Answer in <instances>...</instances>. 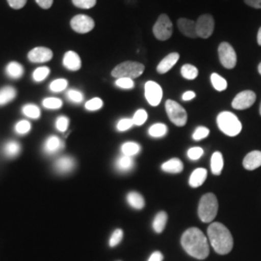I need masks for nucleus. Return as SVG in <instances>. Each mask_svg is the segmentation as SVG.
<instances>
[{
    "label": "nucleus",
    "instance_id": "f257e3e1",
    "mask_svg": "<svg viewBox=\"0 0 261 261\" xmlns=\"http://www.w3.org/2000/svg\"><path fill=\"white\" fill-rule=\"evenodd\" d=\"M181 245L185 252L196 259H205L209 255V243L204 233L196 228L187 229L181 237Z\"/></svg>",
    "mask_w": 261,
    "mask_h": 261
},
{
    "label": "nucleus",
    "instance_id": "f03ea898",
    "mask_svg": "<svg viewBox=\"0 0 261 261\" xmlns=\"http://www.w3.org/2000/svg\"><path fill=\"white\" fill-rule=\"evenodd\" d=\"M208 239L215 252L219 254H227L233 248V237L228 228L221 223L210 224L208 229Z\"/></svg>",
    "mask_w": 261,
    "mask_h": 261
},
{
    "label": "nucleus",
    "instance_id": "7ed1b4c3",
    "mask_svg": "<svg viewBox=\"0 0 261 261\" xmlns=\"http://www.w3.org/2000/svg\"><path fill=\"white\" fill-rule=\"evenodd\" d=\"M219 203L218 199L212 193H208L202 196L199 200L198 204V217L203 223L213 222L216 216L218 214Z\"/></svg>",
    "mask_w": 261,
    "mask_h": 261
},
{
    "label": "nucleus",
    "instance_id": "20e7f679",
    "mask_svg": "<svg viewBox=\"0 0 261 261\" xmlns=\"http://www.w3.org/2000/svg\"><path fill=\"white\" fill-rule=\"evenodd\" d=\"M217 124L219 129L228 137H236L242 130V123L232 112H221L217 117Z\"/></svg>",
    "mask_w": 261,
    "mask_h": 261
},
{
    "label": "nucleus",
    "instance_id": "39448f33",
    "mask_svg": "<svg viewBox=\"0 0 261 261\" xmlns=\"http://www.w3.org/2000/svg\"><path fill=\"white\" fill-rule=\"evenodd\" d=\"M145 67L143 64L137 61H125L116 66L112 70V75L113 77H128V79H137L143 74Z\"/></svg>",
    "mask_w": 261,
    "mask_h": 261
},
{
    "label": "nucleus",
    "instance_id": "423d86ee",
    "mask_svg": "<svg viewBox=\"0 0 261 261\" xmlns=\"http://www.w3.org/2000/svg\"><path fill=\"white\" fill-rule=\"evenodd\" d=\"M166 111L169 120L178 127H183L188 121V114L185 109L180 103L168 100L166 102Z\"/></svg>",
    "mask_w": 261,
    "mask_h": 261
},
{
    "label": "nucleus",
    "instance_id": "0eeeda50",
    "mask_svg": "<svg viewBox=\"0 0 261 261\" xmlns=\"http://www.w3.org/2000/svg\"><path fill=\"white\" fill-rule=\"evenodd\" d=\"M173 33V25L167 14H161L153 27V34L159 41H167Z\"/></svg>",
    "mask_w": 261,
    "mask_h": 261
},
{
    "label": "nucleus",
    "instance_id": "6e6552de",
    "mask_svg": "<svg viewBox=\"0 0 261 261\" xmlns=\"http://www.w3.org/2000/svg\"><path fill=\"white\" fill-rule=\"evenodd\" d=\"M218 55L221 64L226 69H233L237 64V56L233 47L227 43L223 42L218 47Z\"/></svg>",
    "mask_w": 261,
    "mask_h": 261
},
{
    "label": "nucleus",
    "instance_id": "1a4fd4ad",
    "mask_svg": "<svg viewBox=\"0 0 261 261\" xmlns=\"http://www.w3.org/2000/svg\"><path fill=\"white\" fill-rule=\"evenodd\" d=\"M215 29V19L212 15H201L196 21V30L197 37L208 39L211 37Z\"/></svg>",
    "mask_w": 261,
    "mask_h": 261
},
{
    "label": "nucleus",
    "instance_id": "9d476101",
    "mask_svg": "<svg viewBox=\"0 0 261 261\" xmlns=\"http://www.w3.org/2000/svg\"><path fill=\"white\" fill-rule=\"evenodd\" d=\"M71 28L76 32L81 34H85L90 32L94 27H95V21L92 18L89 16H86L84 14L76 15L73 19H71Z\"/></svg>",
    "mask_w": 261,
    "mask_h": 261
},
{
    "label": "nucleus",
    "instance_id": "9b49d317",
    "mask_svg": "<svg viewBox=\"0 0 261 261\" xmlns=\"http://www.w3.org/2000/svg\"><path fill=\"white\" fill-rule=\"evenodd\" d=\"M256 100V95L252 90H245L237 94L234 98L231 106L235 110L243 111L251 108Z\"/></svg>",
    "mask_w": 261,
    "mask_h": 261
},
{
    "label": "nucleus",
    "instance_id": "f8f14e48",
    "mask_svg": "<svg viewBox=\"0 0 261 261\" xmlns=\"http://www.w3.org/2000/svg\"><path fill=\"white\" fill-rule=\"evenodd\" d=\"M144 90H145V98L150 106L152 107L159 106L163 98V89L160 86V84L149 81L145 84Z\"/></svg>",
    "mask_w": 261,
    "mask_h": 261
},
{
    "label": "nucleus",
    "instance_id": "ddd939ff",
    "mask_svg": "<svg viewBox=\"0 0 261 261\" xmlns=\"http://www.w3.org/2000/svg\"><path fill=\"white\" fill-rule=\"evenodd\" d=\"M51 49L45 47H37L33 48L28 54V59L33 63H44L53 58Z\"/></svg>",
    "mask_w": 261,
    "mask_h": 261
},
{
    "label": "nucleus",
    "instance_id": "4468645a",
    "mask_svg": "<svg viewBox=\"0 0 261 261\" xmlns=\"http://www.w3.org/2000/svg\"><path fill=\"white\" fill-rule=\"evenodd\" d=\"M177 27L179 31L188 38L196 39L197 37L196 30V21L192 19L181 18L177 20Z\"/></svg>",
    "mask_w": 261,
    "mask_h": 261
},
{
    "label": "nucleus",
    "instance_id": "2eb2a0df",
    "mask_svg": "<svg viewBox=\"0 0 261 261\" xmlns=\"http://www.w3.org/2000/svg\"><path fill=\"white\" fill-rule=\"evenodd\" d=\"M75 167L74 158L70 156H63L57 159L55 163V169L60 174H67L71 172Z\"/></svg>",
    "mask_w": 261,
    "mask_h": 261
},
{
    "label": "nucleus",
    "instance_id": "dca6fc26",
    "mask_svg": "<svg viewBox=\"0 0 261 261\" xmlns=\"http://www.w3.org/2000/svg\"><path fill=\"white\" fill-rule=\"evenodd\" d=\"M63 147L64 143L62 142V140L57 138L56 136H50L45 140L43 148L47 155H55L60 150L63 149Z\"/></svg>",
    "mask_w": 261,
    "mask_h": 261
},
{
    "label": "nucleus",
    "instance_id": "f3484780",
    "mask_svg": "<svg viewBox=\"0 0 261 261\" xmlns=\"http://www.w3.org/2000/svg\"><path fill=\"white\" fill-rule=\"evenodd\" d=\"M180 58L178 53H171L166 56L164 59L161 60V62L157 66V72L159 74H166L168 71L175 65Z\"/></svg>",
    "mask_w": 261,
    "mask_h": 261
},
{
    "label": "nucleus",
    "instance_id": "a211bd4d",
    "mask_svg": "<svg viewBox=\"0 0 261 261\" xmlns=\"http://www.w3.org/2000/svg\"><path fill=\"white\" fill-rule=\"evenodd\" d=\"M63 66L70 71H79L82 67V60L75 51H67L63 57Z\"/></svg>",
    "mask_w": 261,
    "mask_h": 261
},
{
    "label": "nucleus",
    "instance_id": "6ab92c4d",
    "mask_svg": "<svg viewBox=\"0 0 261 261\" xmlns=\"http://www.w3.org/2000/svg\"><path fill=\"white\" fill-rule=\"evenodd\" d=\"M243 166L247 170H254L261 167V151H252L244 158Z\"/></svg>",
    "mask_w": 261,
    "mask_h": 261
},
{
    "label": "nucleus",
    "instance_id": "aec40b11",
    "mask_svg": "<svg viewBox=\"0 0 261 261\" xmlns=\"http://www.w3.org/2000/svg\"><path fill=\"white\" fill-rule=\"evenodd\" d=\"M207 177V170L205 168H196L189 179V184L192 188H198L205 182Z\"/></svg>",
    "mask_w": 261,
    "mask_h": 261
},
{
    "label": "nucleus",
    "instance_id": "412c9836",
    "mask_svg": "<svg viewBox=\"0 0 261 261\" xmlns=\"http://www.w3.org/2000/svg\"><path fill=\"white\" fill-rule=\"evenodd\" d=\"M184 168L183 163L177 158L170 159L162 165V169L168 173H180Z\"/></svg>",
    "mask_w": 261,
    "mask_h": 261
},
{
    "label": "nucleus",
    "instance_id": "4be33fe9",
    "mask_svg": "<svg viewBox=\"0 0 261 261\" xmlns=\"http://www.w3.org/2000/svg\"><path fill=\"white\" fill-rule=\"evenodd\" d=\"M224 168V158L221 152H215L211 157V171L214 175H220Z\"/></svg>",
    "mask_w": 261,
    "mask_h": 261
},
{
    "label": "nucleus",
    "instance_id": "5701e85b",
    "mask_svg": "<svg viewBox=\"0 0 261 261\" xmlns=\"http://www.w3.org/2000/svg\"><path fill=\"white\" fill-rule=\"evenodd\" d=\"M17 96V91L12 86H5L0 89V106H5L13 101Z\"/></svg>",
    "mask_w": 261,
    "mask_h": 261
},
{
    "label": "nucleus",
    "instance_id": "b1692460",
    "mask_svg": "<svg viewBox=\"0 0 261 261\" xmlns=\"http://www.w3.org/2000/svg\"><path fill=\"white\" fill-rule=\"evenodd\" d=\"M20 149H21V147L18 141L10 140L5 143V145L3 147V152H4L5 156H7L8 158H15L19 155Z\"/></svg>",
    "mask_w": 261,
    "mask_h": 261
},
{
    "label": "nucleus",
    "instance_id": "393cba45",
    "mask_svg": "<svg viewBox=\"0 0 261 261\" xmlns=\"http://www.w3.org/2000/svg\"><path fill=\"white\" fill-rule=\"evenodd\" d=\"M167 222H168V214L164 211L159 212L153 221V229L157 233H162L166 228Z\"/></svg>",
    "mask_w": 261,
    "mask_h": 261
},
{
    "label": "nucleus",
    "instance_id": "a878e982",
    "mask_svg": "<svg viewBox=\"0 0 261 261\" xmlns=\"http://www.w3.org/2000/svg\"><path fill=\"white\" fill-rule=\"evenodd\" d=\"M116 168L121 172H128L132 168H134V160L133 157L122 155L116 160L115 164Z\"/></svg>",
    "mask_w": 261,
    "mask_h": 261
},
{
    "label": "nucleus",
    "instance_id": "bb28decb",
    "mask_svg": "<svg viewBox=\"0 0 261 261\" xmlns=\"http://www.w3.org/2000/svg\"><path fill=\"white\" fill-rule=\"evenodd\" d=\"M23 67L19 64V62L12 61L10 62L8 65L6 66V74L11 77V79H19L21 75H23Z\"/></svg>",
    "mask_w": 261,
    "mask_h": 261
},
{
    "label": "nucleus",
    "instance_id": "cd10ccee",
    "mask_svg": "<svg viewBox=\"0 0 261 261\" xmlns=\"http://www.w3.org/2000/svg\"><path fill=\"white\" fill-rule=\"evenodd\" d=\"M127 201H128L130 206H132L135 209H137V210L142 209L145 205V201H144L143 196H141L139 193H137V192L129 193L128 196H127Z\"/></svg>",
    "mask_w": 261,
    "mask_h": 261
},
{
    "label": "nucleus",
    "instance_id": "c85d7f7f",
    "mask_svg": "<svg viewBox=\"0 0 261 261\" xmlns=\"http://www.w3.org/2000/svg\"><path fill=\"white\" fill-rule=\"evenodd\" d=\"M122 154L126 156L134 157L137 154H139L140 151V146L139 143L133 142V141H128L123 143L121 146Z\"/></svg>",
    "mask_w": 261,
    "mask_h": 261
},
{
    "label": "nucleus",
    "instance_id": "c756f323",
    "mask_svg": "<svg viewBox=\"0 0 261 261\" xmlns=\"http://www.w3.org/2000/svg\"><path fill=\"white\" fill-rule=\"evenodd\" d=\"M168 133V127L163 123H157L152 125L148 130V134L152 138H162Z\"/></svg>",
    "mask_w": 261,
    "mask_h": 261
},
{
    "label": "nucleus",
    "instance_id": "7c9ffc66",
    "mask_svg": "<svg viewBox=\"0 0 261 261\" xmlns=\"http://www.w3.org/2000/svg\"><path fill=\"white\" fill-rule=\"evenodd\" d=\"M210 79H211V83H212L213 87H214L217 91L222 92V91H224L227 88V82L222 75L213 73L211 75Z\"/></svg>",
    "mask_w": 261,
    "mask_h": 261
},
{
    "label": "nucleus",
    "instance_id": "2f4dec72",
    "mask_svg": "<svg viewBox=\"0 0 261 261\" xmlns=\"http://www.w3.org/2000/svg\"><path fill=\"white\" fill-rule=\"evenodd\" d=\"M181 75L189 81H193L197 77L198 75V70L196 66L191 65V64H185L182 66L181 68Z\"/></svg>",
    "mask_w": 261,
    "mask_h": 261
},
{
    "label": "nucleus",
    "instance_id": "473e14b6",
    "mask_svg": "<svg viewBox=\"0 0 261 261\" xmlns=\"http://www.w3.org/2000/svg\"><path fill=\"white\" fill-rule=\"evenodd\" d=\"M22 113L29 118L32 119H38L41 116V112L40 109L37 106L33 105V103H28L22 108Z\"/></svg>",
    "mask_w": 261,
    "mask_h": 261
},
{
    "label": "nucleus",
    "instance_id": "72a5a7b5",
    "mask_svg": "<svg viewBox=\"0 0 261 261\" xmlns=\"http://www.w3.org/2000/svg\"><path fill=\"white\" fill-rule=\"evenodd\" d=\"M48 75H49V68H47V67H40V68H37L33 72L32 76H33V80L36 83H41L44 80H46Z\"/></svg>",
    "mask_w": 261,
    "mask_h": 261
},
{
    "label": "nucleus",
    "instance_id": "f704fd0d",
    "mask_svg": "<svg viewBox=\"0 0 261 261\" xmlns=\"http://www.w3.org/2000/svg\"><path fill=\"white\" fill-rule=\"evenodd\" d=\"M147 118H148V114H147L146 111L140 109V110L136 112V113L134 114V117L132 119L134 122V125L141 126L146 122Z\"/></svg>",
    "mask_w": 261,
    "mask_h": 261
},
{
    "label": "nucleus",
    "instance_id": "c9c22d12",
    "mask_svg": "<svg viewBox=\"0 0 261 261\" xmlns=\"http://www.w3.org/2000/svg\"><path fill=\"white\" fill-rule=\"evenodd\" d=\"M68 86V82L64 79H58L54 81L51 84H49V89L53 92H61L63 90H65Z\"/></svg>",
    "mask_w": 261,
    "mask_h": 261
},
{
    "label": "nucleus",
    "instance_id": "e433bc0d",
    "mask_svg": "<svg viewBox=\"0 0 261 261\" xmlns=\"http://www.w3.org/2000/svg\"><path fill=\"white\" fill-rule=\"evenodd\" d=\"M62 101L57 98H47L43 101V106L47 110H58L62 107Z\"/></svg>",
    "mask_w": 261,
    "mask_h": 261
},
{
    "label": "nucleus",
    "instance_id": "4c0bfd02",
    "mask_svg": "<svg viewBox=\"0 0 261 261\" xmlns=\"http://www.w3.org/2000/svg\"><path fill=\"white\" fill-rule=\"evenodd\" d=\"M103 101L100 98H93V99L89 100L88 102H86L85 109L90 112H95V111L100 110L103 107Z\"/></svg>",
    "mask_w": 261,
    "mask_h": 261
},
{
    "label": "nucleus",
    "instance_id": "58836bf2",
    "mask_svg": "<svg viewBox=\"0 0 261 261\" xmlns=\"http://www.w3.org/2000/svg\"><path fill=\"white\" fill-rule=\"evenodd\" d=\"M67 98L75 103H81L84 101V95L79 91V90H75V89H70L68 92H67Z\"/></svg>",
    "mask_w": 261,
    "mask_h": 261
},
{
    "label": "nucleus",
    "instance_id": "ea45409f",
    "mask_svg": "<svg viewBox=\"0 0 261 261\" xmlns=\"http://www.w3.org/2000/svg\"><path fill=\"white\" fill-rule=\"evenodd\" d=\"M31 130V124L28 120L19 121L15 126V130L18 135H27Z\"/></svg>",
    "mask_w": 261,
    "mask_h": 261
},
{
    "label": "nucleus",
    "instance_id": "a19ab883",
    "mask_svg": "<svg viewBox=\"0 0 261 261\" xmlns=\"http://www.w3.org/2000/svg\"><path fill=\"white\" fill-rule=\"evenodd\" d=\"M115 85L122 89H132L135 87V83L132 79L128 77H120L117 79L115 82Z\"/></svg>",
    "mask_w": 261,
    "mask_h": 261
},
{
    "label": "nucleus",
    "instance_id": "79ce46f5",
    "mask_svg": "<svg viewBox=\"0 0 261 261\" xmlns=\"http://www.w3.org/2000/svg\"><path fill=\"white\" fill-rule=\"evenodd\" d=\"M209 134H210V130H209L208 128L203 127V126H200V127H197L196 130L194 132L193 139L196 140V141L203 140V139H206L209 136Z\"/></svg>",
    "mask_w": 261,
    "mask_h": 261
},
{
    "label": "nucleus",
    "instance_id": "37998d69",
    "mask_svg": "<svg viewBox=\"0 0 261 261\" xmlns=\"http://www.w3.org/2000/svg\"><path fill=\"white\" fill-rule=\"evenodd\" d=\"M75 7L81 9H90L96 5L97 0H72Z\"/></svg>",
    "mask_w": 261,
    "mask_h": 261
},
{
    "label": "nucleus",
    "instance_id": "c03bdc74",
    "mask_svg": "<svg viewBox=\"0 0 261 261\" xmlns=\"http://www.w3.org/2000/svg\"><path fill=\"white\" fill-rule=\"evenodd\" d=\"M188 157L193 161H196L198 159L201 158L202 155L204 154V151L201 147H192L188 150Z\"/></svg>",
    "mask_w": 261,
    "mask_h": 261
},
{
    "label": "nucleus",
    "instance_id": "a18cd8bd",
    "mask_svg": "<svg viewBox=\"0 0 261 261\" xmlns=\"http://www.w3.org/2000/svg\"><path fill=\"white\" fill-rule=\"evenodd\" d=\"M69 119L66 116H59L56 121V127L57 130L61 133H64L68 129Z\"/></svg>",
    "mask_w": 261,
    "mask_h": 261
},
{
    "label": "nucleus",
    "instance_id": "49530a36",
    "mask_svg": "<svg viewBox=\"0 0 261 261\" xmlns=\"http://www.w3.org/2000/svg\"><path fill=\"white\" fill-rule=\"evenodd\" d=\"M134 126V122L133 119L130 118H123L121 120H119V122L117 123V130L119 132H125V130H129L132 127Z\"/></svg>",
    "mask_w": 261,
    "mask_h": 261
},
{
    "label": "nucleus",
    "instance_id": "de8ad7c7",
    "mask_svg": "<svg viewBox=\"0 0 261 261\" xmlns=\"http://www.w3.org/2000/svg\"><path fill=\"white\" fill-rule=\"evenodd\" d=\"M122 238H123V231H122V229H116L112 233V237L110 239V246L112 247V248L117 246L119 243L121 242Z\"/></svg>",
    "mask_w": 261,
    "mask_h": 261
},
{
    "label": "nucleus",
    "instance_id": "09e8293b",
    "mask_svg": "<svg viewBox=\"0 0 261 261\" xmlns=\"http://www.w3.org/2000/svg\"><path fill=\"white\" fill-rule=\"evenodd\" d=\"M27 1L28 0H7L10 7L16 10L21 9L22 7H24V5L27 4Z\"/></svg>",
    "mask_w": 261,
    "mask_h": 261
},
{
    "label": "nucleus",
    "instance_id": "8fccbe9b",
    "mask_svg": "<svg viewBox=\"0 0 261 261\" xmlns=\"http://www.w3.org/2000/svg\"><path fill=\"white\" fill-rule=\"evenodd\" d=\"M35 1L43 9H49L54 3V0H35Z\"/></svg>",
    "mask_w": 261,
    "mask_h": 261
},
{
    "label": "nucleus",
    "instance_id": "3c124183",
    "mask_svg": "<svg viewBox=\"0 0 261 261\" xmlns=\"http://www.w3.org/2000/svg\"><path fill=\"white\" fill-rule=\"evenodd\" d=\"M245 3L254 9H261V0H244Z\"/></svg>",
    "mask_w": 261,
    "mask_h": 261
},
{
    "label": "nucleus",
    "instance_id": "603ef678",
    "mask_svg": "<svg viewBox=\"0 0 261 261\" xmlns=\"http://www.w3.org/2000/svg\"><path fill=\"white\" fill-rule=\"evenodd\" d=\"M163 259H164V256L162 252H155L151 254L148 261H163Z\"/></svg>",
    "mask_w": 261,
    "mask_h": 261
},
{
    "label": "nucleus",
    "instance_id": "864d4df0",
    "mask_svg": "<svg viewBox=\"0 0 261 261\" xmlns=\"http://www.w3.org/2000/svg\"><path fill=\"white\" fill-rule=\"evenodd\" d=\"M196 93L194 91H187L185 93L182 95V99L183 101H191L193 100L194 98H196Z\"/></svg>",
    "mask_w": 261,
    "mask_h": 261
},
{
    "label": "nucleus",
    "instance_id": "5fc2aeb1",
    "mask_svg": "<svg viewBox=\"0 0 261 261\" xmlns=\"http://www.w3.org/2000/svg\"><path fill=\"white\" fill-rule=\"evenodd\" d=\"M257 44L261 46V28H259V30L257 32Z\"/></svg>",
    "mask_w": 261,
    "mask_h": 261
},
{
    "label": "nucleus",
    "instance_id": "6e6d98bb",
    "mask_svg": "<svg viewBox=\"0 0 261 261\" xmlns=\"http://www.w3.org/2000/svg\"><path fill=\"white\" fill-rule=\"evenodd\" d=\"M258 73L261 75V62L259 63V65H258Z\"/></svg>",
    "mask_w": 261,
    "mask_h": 261
},
{
    "label": "nucleus",
    "instance_id": "4d7b16f0",
    "mask_svg": "<svg viewBox=\"0 0 261 261\" xmlns=\"http://www.w3.org/2000/svg\"><path fill=\"white\" fill-rule=\"evenodd\" d=\"M259 113H260V115H261V103H260V108H259Z\"/></svg>",
    "mask_w": 261,
    "mask_h": 261
}]
</instances>
